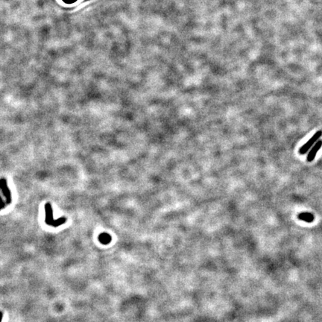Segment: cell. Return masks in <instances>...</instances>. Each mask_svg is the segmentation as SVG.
Instances as JSON below:
<instances>
[{"mask_svg":"<svg viewBox=\"0 0 322 322\" xmlns=\"http://www.w3.org/2000/svg\"><path fill=\"white\" fill-rule=\"evenodd\" d=\"M321 135H322L321 131H317V132H316V133L315 134L313 135V136H312V137H311L310 139H309V140H308L307 142L304 145V146H302L301 148H300L299 149L300 154H306V153L309 151V149H310L311 148H312V146H314V145L317 143L319 138L321 136Z\"/></svg>","mask_w":322,"mask_h":322,"instance_id":"cell-1","label":"cell"},{"mask_svg":"<svg viewBox=\"0 0 322 322\" xmlns=\"http://www.w3.org/2000/svg\"><path fill=\"white\" fill-rule=\"evenodd\" d=\"M322 146V141L319 140L318 141L317 143L312 146V148L311 149V150L309 151V154H308L307 157H306V160H307L308 162H312V160H314L315 157H316V154L318 152L319 149H321V147Z\"/></svg>","mask_w":322,"mask_h":322,"instance_id":"cell-2","label":"cell"},{"mask_svg":"<svg viewBox=\"0 0 322 322\" xmlns=\"http://www.w3.org/2000/svg\"><path fill=\"white\" fill-rule=\"evenodd\" d=\"M298 219L301 221H304V222H308V223H310L314 221V215H312L310 213H301L300 214H298Z\"/></svg>","mask_w":322,"mask_h":322,"instance_id":"cell-3","label":"cell"},{"mask_svg":"<svg viewBox=\"0 0 322 322\" xmlns=\"http://www.w3.org/2000/svg\"><path fill=\"white\" fill-rule=\"evenodd\" d=\"M99 241L103 244H108L111 241V237L107 233H102L99 236Z\"/></svg>","mask_w":322,"mask_h":322,"instance_id":"cell-4","label":"cell"}]
</instances>
